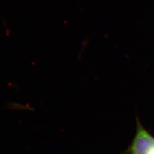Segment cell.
I'll use <instances>...</instances> for the list:
<instances>
[{
	"label": "cell",
	"instance_id": "obj_1",
	"mask_svg": "<svg viewBox=\"0 0 154 154\" xmlns=\"http://www.w3.org/2000/svg\"><path fill=\"white\" fill-rule=\"evenodd\" d=\"M154 146V137L137 119V131L125 154H149Z\"/></svg>",
	"mask_w": 154,
	"mask_h": 154
},
{
	"label": "cell",
	"instance_id": "obj_2",
	"mask_svg": "<svg viewBox=\"0 0 154 154\" xmlns=\"http://www.w3.org/2000/svg\"><path fill=\"white\" fill-rule=\"evenodd\" d=\"M149 154H154V146H153V148L151 149V150H150V153H149Z\"/></svg>",
	"mask_w": 154,
	"mask_h": 154
}]
</instances>
